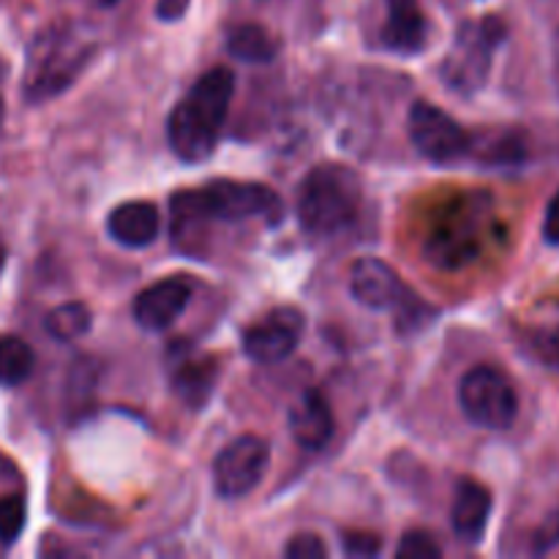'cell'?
I'll list each match as a JSON object with an SVG mask.
<instances>
[{
  "label": "cell",
  "instance_id": "obj_1",
  "mask_svg": "<svg viewBox=\"0 0 559 559\" xmlns=\"http://www.w3.org/2000/svg\"><path fill=\"white\" fill-rule=\"evenodd\" d=\"M169 205H173V235L180 249H189L194 229H202L211 222L238 224L249 218L278 222L282 216V200L276 191L246 180H213L202 189L178 191Z\"/></svg>",
  "mask_w": 559,
  "mask_h": 559
},
{
  "label": "cell",
  "instance_id": "obj_2",
  "mask_svg": "<svg viewBox=\"0 0 559 559\" xmlns=\"http://www.w3.org/2000/svg\"><path fill=\"white\" fill-rule=\"evenodd\" d=\"M233 93L235 74L227 66H216L197 80V85L186 93L183 102L173 109L167 120L169 147L175 156L194 164L205 162L216 151Z\"/></svg>",
  "mask_w": 559,
  "mask_h": 559
},
{
  "label": "cell",
  "instance_id": "obj_3",
  "mask_svg": "<svg viewBox=\"0 0 559 559\" xmlns=\"http://www.w3.org/2000/svg\"><path fill=\"white\" fill-rule=\"evenodd\" d=\"M364 202L358 173L344 164H320L298 189V218L309 233L333 235L355 222Z\"/></svg>",
  "mask_w": 559,
  "mask_h": 559
},
{
  "label": "cell",
  "instance_id": "obj_4",
  "mask_svg": "<svg viewBox=\"0 0 559 559\" xmlns=\"http://www.w3.org/2000/svg\"><path fill=\"white\" fill-rule=\"evenodd\" d=\"M91 52V44L71 36V33H44V36H38L36 47L27 55L25 96L33 98V102L58 96L85 69Z\"/></svg>",
  "mask_w": 559,
  "mask_h": 559
},
{
  "label": "cell",
  "instance_id": "obj_5",
  "mask_svg": "<svg viewBox=\"0 0 559 559\" xmlns=\"http://www.w3.org/2000/svg\"><path fill=\"white\" fill-rule=\"evenodd\" d=\"M506 41V25L497 16H484L478 22H464L462 31L456 33L451 52L442 60V80L451 91L475 93L484 87L486 76L491 69V55Z\"/></svg>",
  "mask_w": 559,
  "mask_h": 559
},
{
  "label": "cell",
  "instance_id": "obj_6",
  "mask_svg": "<svg viewBox=\"0 0 559 559\" xmlns=\"http://www.w3.org/2000/svg\"><path fill=\"white\" fill-rule=\"evenodd\" d=\"M459 404L469 424L489 431L511 429L519 415V396L511 380L495 366H475L459 382Z\"/></svg>",
  "mask_w": 559,
  "mask_h": 559
},
{
  "label": "cell",
  "instance_id": "obj_7",
  "mask_svg": "<svg viewBox=\"0 0 559 559\" xmlns=\"http://www.w3.org/2000/svg\"><path fill=\"white\" fill-rule=\"evenodd\" d=\"M407 131L415 151L435 164L462 162L473 153V136L445 109L429 102H415L409 107Z\"/></svg>",
  "mask_w": 559,
  "mask_h": 559
},
{
  "label": "cell",
  "instance_id": "obj_8",
  "mask_svg": "<svg viewBox=\"0 0 559 559\" xmlns=\"http://www.w3.org/2000/svg\"><path fill=\"white\" fill-rule=\"evenodd\" d=\"M271 464V448L262 437L243 435L224 445L213 462V486L224 500H238L254 491Z\"/></svg>",
  "mask_w": 559,
  "mask_h": 559
},
{
  "label": "cell",
  "instance_id": "obj_9",
  "mask_svg": "<svg viewBox=\"0 0 559 559\" xmlns=\"http://www.w3.org/2000/svg\"><path fill=\"white\" fill-rule=\"evenodd\" d=\"M349 289H353V298L358 304L369 306L377 311H399L402 320H418L413 314V306H418V295L409 293L404 287L402 276L388 265L385 260H377V257H364L353 265L349 271Z\"/></svg>",
  "mask_w": 559,
  "mask_h": 559
},
{
  "label": "cell",
  "instance_id": "obj_10",
  "mask_svg": "<svg viewBox=\"0 0 559 559\" xmlns=\"http://www.w3.org/2000/svg\"><path fill=\"white\" fill-rule=\"evenodd\" d=\"M306 320L293 306H282L243 331V353L254 364L273 366L287 360L304 338Z\"/></svg>",
  "mask_w": 559,
  "mask_h": 559
},
{
  "label": "cell",
  "instance_id": "obj_11",
  "mask_svg": "<svg viewBox=\"0 0 559 559\" xmlns=\"http://www.w3.org/2000/svg\"><path fill=\"white\" fill-rule=\"evenodd\" d=\"M191 300V284L180 276L162 278L134 298V320L145 331H167L186 311Z\"/></svg>",
  "mask_w": 559,
  "mask_h": 559
},
{
  "label": "cell",
  "instance_id": "obj_12",
  "mask_svg": "<svg viewBox=\"0 0 559 559\" xmlns=\"http://www.w3.org/2000/svg\"><path fill=\"white\" fill-rule=\"evenodd\" d=\"M289 431L306 451H322L333 440L336 420L328 399L320 391H306L289 409Z\"/></svg>",
  "mask_w": 559,
  "mask_h": 559
},
{
  "label": "cell",
  "instance_id": "obj_13",
  "mask_svg": "<svg viewBox=\"0 0 559 559\" xmlns=\"http://www.w3.org/2000/svg\"><path fill=\"white\" fill-rule=\"evenodd\" d=\"M158 227H162V216L153 202L131 200L115 207L107 218V233L115 243L126 246V249H145L156 240Z\"/></svg>",
  "mask_w": 559,
  "mask_h": 559
},
{
  "label": "cell",
  "instance_id": "obj_14",
  "mask_svg": "<svg viewBox=\"0 0 559 559\" xmlns=\"http://www.w3.org/2000/svg\"><path fill=\"white\" fill-rule=\"evenodd\" d=\"M491 519V495L478 480H459L456 497H453L451 524L453 533L467 544H478L484 538Z\"/></svg>",
  "mask_w": 559,
  "mask_h": 559
},
{
  "label": "cell",
  "instance_id": "obj_15",
  "mask_svg": "<svg viewBox=\"0 0 559 559\" xmlns=\"http://www.w3.org/2000/svg\"><path fill=\"white\" fill-rule=\"evenodd\" d=\"M388 16L382 25V41L399 55H415L426 44V16L418 0H385Z\"/></svg>",
  "mask_w": 559,
  "mask_h": 559
},
{
  "label": "cell",
  "instance_id": "obj_16",
  "mask_svg": "<svg viewBox=\"0 0 559 559\" xmlns=\"http://www.w3.org/2000/svg\"><path fill=\"white\" fill-rule=\"evenodd\" d=\"M213 385H216V364L211 358L189 353L186 358H175L173 388L183 402L191 407H202L211 399Z\"/></svg>",
  "mask_w": 559,
  "mask_h": 559
},
{
  "label": "cell",
  "instance_id": "obj_17",
  "mask_svg": "<svg viewBox=\"0 0 559 559\" xmlns=\"http://www.w3.org/2000/svg\"><path fill=\"white\" fill-rule=\"evenodd\" d=\"M227 49L233 58L246 63H271L278 52V41L262 25H240L229 33Z\"/></svg>",
  "mask_w": 559,
  "mask_h": 559
},
{
  "label": "cell",
  "instance_id": "obj_18",
  "mask_svg": "<svg viewBox=\"0 0 559 559\" xmlns=\"http://www.w3.org/2000/svg\"><path fill=\"white\" fill-rule=\"evenodd\" d=\"M33 366H36V355L31 344L11 333H0V385H22L33 374Z\"/></svg>",
  "mask_w": 559,
  "mask_h": 559
},
{
  "label": "cell",
  "instance_id": "obj_19",
  "mask_svg": "<svg viewBox=\"0 0 559 559\" xmlns=\"http://www.w3.org/2000/svg\"><path fill=\"white\" fill-rule=\"evenodd\" d=\"M91 309L85 304H80V300H69V304H60L49 311L47 320H44V328L58 342H74V338L85 336L91 331Z\"/></svg>",
  "mask_w": 559,
  "mask_h": 559
},
{
  "label": "cell",
  "instance_id": "obj_20",
  "mask_svg": "<svg viewBox=\"0 0 559 559\" xmlns=\"http://www.w3.org/2000/svg\"><path fill=\"white\" fill-rule=\"evenodd\" d=\"M27 522V506L22 495L0 497V546H11Z\"/></svg>",
  "mask_w": 559,
  "mask_h": 559
},
{
  "label": "cell",
  "instance_id": "obj_21",
  "mask_svg": "<svg viewBox=\"0 0 559 559\" xmlns=\"http://www.w3.org/2000/svg\"><path fill=\"white\" fill-rule=\"evenodd\" d=\"M396 557H402V559H440L442 549L429 533H424V530H413V533H407L402 538V544H399V549H396Z\"/></svg>",
  "mask_w": 559,
  "mask_h": 559
},
{
  "label": "cell",
  "instance_id": "obj_22",
  "mask_svg": "<svg viewBox=\"0 0 559 559\" xmlns=\"http://www.w3.org/2000/svg\"><path fill=\"white\" fill-rule=\"evenodd\" d=\"M284 555L289 559H322L328 557V549L317 535H298V538L289 540Z\"/></svg>",
  "mask_w": 559,
  "mask_h": 559
},
{
  "label": "cell",
  "instance_id": "obj_23",
  "mask_svg": "<svg viewBox=\"0 0 559 559\" xmlns=\"http://www.w3.org/2000/svg\"><path fill=\"white\" fill-rule=\"evenodd\" d=\"M344 555L349 557H377L382 551V544L377 535L369 533H347L342 540Z\"/></svg>",
  "mask_w": 559,
  "mask_h": 559
},
{
  "label": "cell",
  "instance_id": "obj_24",
  "mask_svg": "<svg viewBox=\"0 0 559 559\" xmlns=\"http://www.w3.org/2000/svg\"><path fill=\"white\" fill-rule=\"evenodd\" d=\"M533 349L546 366H557L559 369V325L549 328V331L535 333Z\"/></svg>",
  "mask_w": 559,
  "mask_h": 559
},
{
  "label": "cell",
  "instance_id": "obj_25",
  "mask_svg": "<svg viewBox=\"0 0 559 559\" xmlns=\"http://www.w3.org/2000/svg\"><path fill=\"white\" fill-rule=\"evenodd\" d=\"M544 238L549 240L551 246H559V191L555 194V200L549 202V211H546Z\"/></svg>",
  "mask_w": 559,
  "mask_h": 559
},
{
  "label": "cell",
  "instance_id": "obj_26",
  "mask_svg": "<svg viewBox=\"0 0 559 559\" xmlns=\"http://www.w3.org/2000/svg\"><path fill=\"white\" fill-rule=\"evenodd\" d=\"M189 3H191V0H158V3H156L158 20H164V22L180 20V16L189 11Z\"/></svg>",
  "mask_w": 559,
  "mask_h": 559
},
{
  "label": "cell",
  "instance_id": "obj_27",
  "mask_svg": "<svg viewBox=\"0 0 559 559\" xmlns=\"http://www.w3.org/2000/svg\"><path fill=\"white\" fill-rule=\"evenodd\" d=\"M5 260H9V251H5V243H3V238H0V273H3V267H5Z\"/></svg>",
  "mask_w": 559,
  "mask_h": 559
},
{
  "label": "cell",
  "instance_id": "obj_28",
  "mask_svg": "<svg viewBox=\"0 0 559 559\" xmlns=\"http://www.w3.org/2000/svg\"><path fill=\"white\" fill-rule=\"evenodd\" d=\"M3 118H5V104L3 98H0V123H3Z\"/></svg>",
  "mask_w": 559,
  "mask_h": 559
},
{
  "label": "cell",
  "instance_id": "obj_29",
  "mask_svg": "<svg viewBox=\"0 0 559 559\" xmlns=\"http://www.w3.org/2000/svg\"><path fill=\"white\" fill-rule=\"evenodd\" d=\"M98 3H104V5H112V3H118V0H98Z\"/></svg>",
  "mask_w": 559,
  "mask_h": 559
}]
</instances>
